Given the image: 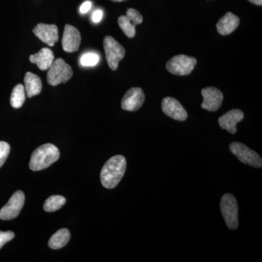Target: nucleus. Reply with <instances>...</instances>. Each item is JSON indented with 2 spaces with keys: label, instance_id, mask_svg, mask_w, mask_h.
Segmentation results:
<instances>
[{
  "label": "nucleus",
  "instance_id": "b1692460",
  "mask_svg": "<svg viewBox=\"0 0 262 262\" xmlns=\"http://www.w3.org/2000/svg\"><path fill=\"white\" fill-rule=\"evenodd\" d=\"M10 151L9 144L5 141H0V168L4 165L8 159Z\"/></svg>",
  "mask_w": 262,
  "mask_h": 262
},
{
  "label": "nucleus",
  "instance_id": "412c9836",
  "mask_svg": "<svg viewBox=\"0 0 262 262\" xmlns=\"http://www.w3.org/2000/svg\"><path fill=\"white\" fill-rule=\"evenodd\" d=\"M118 24L122 32L127 37L133 38L136 35V27L131 23L126 15L120 16V18H118Z\"/></svg>",
  "mask_w": 262,
  "mask_h": 262
},
{
  "label": "nucleus",
  "instance_id": "ddd939ff",
  "mask_svg": "<svg viewBox=\"0 0 262 262\" xmlns=\"http://www.w3.org/2000/svg\"><path fill=\"white\" fill-rule=\"evenodd\" d=\"M36 37L49 46H55L58 40V29L54 24H39L33 29Z\"/></svg>",
  "mask_w": 262,
  "mask_h": 262
},
{
  "label": "nucleus",
  "instance_id": "39448f33",
  "mask_svg": "<svg viewBox=\"0 0 262 262\" xmlns=\"http://www.w3.org/2000/svg\"><path fill=\"white\" fill-rule=\"evenodd\" d=\"M229 150L243 163L254 168H261L262 160L259 155L242 143L232 142L229 145Z\"/></svg>",
  "mask_w": 262,
  "mask_h": 262
},
{
  "label": "nucleus",
  "instance_id": "4468645a",
  "mask_svg": "<svg viewBox=\"0 0 262 262\" xmlns=\"http://www.w3.org/2000/svg\"><path fill=\"white\" fill-rule=\"evenodd\" d=\"M244 118V114L237 108L230 110L219 118L220 127L224 130H227L230 134H234L237 132V124L242 121Z\"/></svg>",
  "mask_w": 262,
  "mask_h": 262
},
{
  "label": "nucleus",
  "instance_id": "5701e85b",
  "mask_svg": "<svg viewBox=\"0 0 262 262\" xmlns=\"http://www.w3.org/2000/svg\"><path fill=\"white\" fill-rule=\"evenodd\" d=\"M126 17L135 27L143 22L142 15L138 10L133 9V8L127 10Z\"/></svg>",
  "mask_w": 262,
  "mask_h": 262
},
{
  "label": "nucleus",
  "instance_id": "393cba45",
  "mask_svg": "<svg viewBox=\"0 0 262 262\" xmlns=\"http://www.w3.org/2000/svg\"><path fill=\"white\" fill-rule=\"evenodd\" d=\"M14 237L15 234L12 231H8V232L0 231V249L11 239L14 238Z\"/></svg>",
  "mask_w": 262,
  "mask_h": 262
},
{
  "label": "nucleus",
  "instance_id": "1a4fd4ad",
  "mask_svg": "<svg viewBox=\"0 0 262 262\" xmlns=\"http://www.w3.org/2000/svg\"><path fill=\"white\" fill-rule=\"evenodd\" d=\"M145 95L140 88H132L127 91L122 99L121 106L125 111L135 112L142 106Z\"/></svg>",
  "mask_w": 262,
  "mask_h": 262
},
{
  "label": "nucleus",
  "instance_id": "c85d7f7f",
  "mask_svg": "<svg viewBox=\"0 0 262 262\" xmlns=\"http://www.w3.org/2000/svg\"><path fill=\"white\" fill-rule=\"evenodd\" d=\"M111 1L115 2V3H121V2L126 1V0H111Z\"/></svg>",
  "mask_w": 262,
  "mask_h": 262
},
{
  "label": "nucleus",
  "instance_id": "4be33fe9",
  "mask_svg": "<svg viewBox=\"0 0 262 262\" xmlns=\"http://www.w3.org/2000/svg\"><path fill=\"white\" fill-rule=\"evenodd\" d=\"M99 56L95 53H87L80 58L81 65L83 67H94L99 61Z\"/></svg>",
  "mask_w": 262,
  "mask_h": 262
},
{
  "label": "nucleus",
  "instance_id": "0eeeda50",
  "mask_svg": "<svg viewBox=\"0 0 262 262\" xmlns=\"http://www.w3.org/2000/svg\"><path fill=\"white\" fill-rule=\"evenodd\" d=\"M196 64V59L193 57L178 55L170 58L166 63V69L173 75H188L192 72Z\"/></svg>",
  "mask_w": 262,
  "mask_h": 262
},
{
  "label": "nucleus",
  "instance_id": "2eb2a0df",
  "mask_svg": "<svg viewBox=\"0 0 262 262\" xmlns=\"http://www.w3.org/2000/svg\"><path fill=\"white\" fill-rule=\"evenodd\" d=\"M31 63H36L40 70H48L54 61V54L49 48H42L29 57Z\"/></svg>",
  "mask_w": 262,
  "mask_h": 262
},
{
  "label": "nucleus",
  "instance_id": "dca6fc26",
  "mask_svg": "<svg viewBox=\"0 0 262 262\" xmlns=\"http://www.w3.org/2000/svg\"><path fill=\"white\" fill-rule=\"evenodd\" d=\"M239 24V18L238 17L231 12H228L219 20L216 24L217 30L222 35H228L237 28Z\"/></svg>",
  "mask_w": 262,
  "mask_h": 262
},
{
  "label": "nucleus",
  "instance_id": "f3484780",
  "mask_svg": "<svg viewBox=\"0 0 262 262\" xmlns=\"http://www.w3.org/2000/svg\"><path fill=\"white\" fill-rule=\"evenodd\" d=\"M26 93L27 97L32 98L40 94L42 91V81L39 76L34 75L32 72H27L24 77Z\"/></svg>",
  "mask_w": 262,
  "mask_h": 262
},
{
  "label": "nucleus",
  "instance_id": "bb28decb",
  "mask_svg": "<svg viewBox=\"0 0 262 262\" xmlns=\"http://www.w3.org/2000/svg\"><path fill=\"white\" fill-rule=\"evenodd\" d=\"M91 7H92V3L90 1L84 2L83 4L81 5L80 8V13L82 14H84V13H88L90 10H91Z\"/></svg>",
  "mask_w": 262,
  "mask_h": 262
},
{
  "label": "nucleus",
  "instance_id": "20e7f679",
  "mask_svg": "<svg viewBox=\"0 0 262 262\" xmlns=\"http://www.w3.org/2000/svg\"><path fill=\"white\" fill-rule=\"evenodd\" d=\"M221 211L226 225L230 229L238 227V205L232 194H225L221 200Z\"/></svg>",
  "mask_w": 262,
  "mask_h": 262
},
{
  "label": "nucleus",
  "instance_id": "aec40b11",
  "mask_svg": "<svg viewBox=\"0 0 262 262\" xmlns=\"http://www.w3.org/2000/svg\"><path fill=\"white\" fill-rule=\"evenodd\" d=\"M66 198L61 195H52L44 203V210L47 212L58 211L65 204Z\"/></svg>",
  "mask_w": 262,
  "mask_h": 262
},
{
  "label": "nucleus",
  "instance_id": "a878e982",
  "mask_svg": "<svg viewBox=\"0 0 262 262\" xmlns=\"http://www.w3.org/2000/svg\"><path fill=\"white\" fill-rule=\"evenodd\" d=\"M103 17V12L102 10H97L93 13L92 15V20L94 23H98V22L101 21V19H102Z\"/></svg>",
  "mask_w": 262,
  "mask_h": 262
},
{
  "label": "nucleus",
  "instance_id": "9d476101",
  "mask_svg": "<svg viewBox=\"0 0 262 262\" xmlns=\"http://www.w3.org/2000/svg\"><path fill=\"white\" fill-rule=\"evenodd\" d=\"M203 101L201 107L209 112H215L221 107L224 96L220 90L213 87L206 88L202 90Z\"/></svg>",
  "mask_w": 262,
  "mask_h": 262
},
{
  "label": "nucleus",
  "instance_id": "a211bd4d",
  "mask_svg": "<svg viewBox=\"0 0 262 262\" xmlns=\"http://www.w3.org/2000/svg\"><path fill=\"white\" fill-rule=\"evenodd\" d=\"M70 239V232L67 229H61L49 239L48 245L52 249L57 250L64 247Z\"/></svg>",
  "mask_w": 262,
  "mask_h": 262
},
{
  "label": "nucleus",
  "instance_id": "6ab92c4d",
  "mask_svg": "<svg viewBox=\"0 0 262 262\" xmlns=\"http://www.w3.org/2000/svg\"><path fill=\"white\" fill-rule=\"evenodd\" d=\"M25 101V89H24L23 84H17L12 91L10 104L13 108H19L23 106Z\"/></svg>",
  "mask_w": 262,
  "mask_h": 262
},
{
  "label": "nucleus",
  "instance_id": "f03ea898",
  "mask_svg": "<svg viewBox=\"0 0 262 262\" xmlns=\"http://www.w3.org/2000/svg\"><path fill=\"white\" fill-rule=\"evenodd\" d=\"M60 151L56 146L46 144L39 146L32 153L29 168L34 171L44 170L59 159Z\"/></svg>",
  "mask_w": 262,
  "mask_h": 262
},
{
  "label": "nucleus",
  "instance_id": "f257e3e1",
  "mask_svg": "<svg viewBox=\"0 0 262 262\" xmlns=\"http://www.w3.org/2000/svg\"><path fill=\"white\" fill-rule=\"evenodd\" d=\"M126 160L122 155H116L107 160L101 171V182L106 189H113L123 177L126 170Z\"/></svg>",
  "mask_w": 262,
  "mask_h": 262
},
{
  "label": "nucleus",
  "instance_id": "6e6552de",
  "mask_svg": "<svg viewBox=\"0 0 262 262\" xmlns=\"http://www.w3.org/2000/svg\"><path fill=\"white\" fill-rule=\"evenodd\" d=\"M25 202V195L22 191H17L11 196L9 201L0 210V219L2 220H11L16 218Z\"/></svg>",
  "mask_w": 262,
  "mask_h": 262
},
{
  "label": "nucleus",
  "instance_id": "423d86ee",
  "mask_svg": "<svg viewBox=\"0 0 262 262\" xmlns=\"http://www.w3.org/2000/svg\"><path fill=\"white\" fill-rule=\"evenodd\" d=\"M103 48L108 67L111 70H116L119 63L125 56V49L111 36H106L104 37Z\"/></svg>",
  "mask_w": 262,
  "mask_h": 262
},
{
  "label": "nucleus",
  "instance_id": "f8f14e48",
  "mask_svg": "<svg viewBox=\"0 0 262 262\" xmlns=\"http://www.w3.org/2000/svg\"><path fill=\"white\" fill-rule=\"evenodd\" d=\"M81 43V34L78 29L73 26L67 24L64 27L62 47L67 53H74L78 51Z\"/></svg>",
  "mask_w": 262,
  "mask_h": 262
},
{
  "label": "nucleus",
  "instance_id": "cd10ccee",
  "mask_svg": "<svg viewBox=\"0 0 262 262\" xmlns=\"http://www.w3.org/2000/svg\"><path fill=\"white\" fill-rule=\"evenodd\" d=\"M248 1L256 5H260V6L262 5V0H248Z\"/></svg>",
  "mask_w": 262,
  "mask_h": 262
},
{
  "label": "nucleus",
  "instance_id": "7ed1b4c3",
  "mask_svg": "<svg viewBox=\"0 0 262 262\" xmlns=\"http://www.w3.org/2000/svg\"><path fill=\"white\" fill-rule=\"evenodd\" d=\"M48 70V82L53 86L58 85L62 82L65 83L73 75L72 67L62 58L55 60Z\"/></svg>",
  "mask_w": 262,
  "mask_h": 262
},
{
  "label": "nucleus",
  "instance_id": "9b49d317",
  "mask_svg": "<svg viewBox=\"0 0 262 262\" xmlns=\"http://www.w3.org/2000/svg\"><path fill=\"white\" fill-rule=\"evenodd\" d=\"M162 110L167 116L178 121H185L188 115L181 103L172 97H165L162 101Z\"/></svg>",
  "mask_w": 262,
  "mask_h": 262
}]
</instances>
